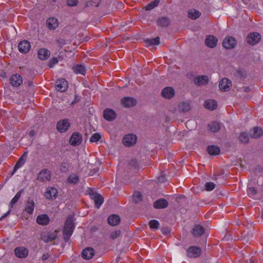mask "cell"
<instances>
[{
	"instance_id": "6da1fadb",
	"label": "cell",
	"mask_w": 263,
	"mask_h": 263,
	"mask_svg": "<svg viewBox=\"0 0 263 263\" xmlns=\"http://www.w3.org/2000/svg\"><path fill=\"white\" fill-rule=\"evenodd\" d=\"M137 138L136 135L133 134L125 135L122 139V143L127 147H131L136 144Z\"/></svg>"
},
{
	"instance_id": "7a4b0ae2",
	"label": "cell",
	"mask_w": 263,
	"mask_h": 263,
	"mask_svg": "<svg viewBox=\"0 0 263 263\" xmlns=\"http://www.w3.org/2000/svg\"><path fill=\"white\" fill-rule=\"evenodd\" d=\"M261 36L260 34L256 32H253L250 33L247 37V42L250 45H254L260 42Z\"/></svg>"
},
{
	"instance_id": "3957f363",
	"label": "cell",
	"mask_w": 263,
	"mask_h": 263,
	"mask_svg": "<svg viewBox=\"0 0 263 263\" xmlns=\"http://www.w3.org/2000/svg\"><path fill=\"white\" fill-rule=\"evenodd\" d=\"M202 254V250L196 246L190 247L187 251V254L190 258H196Z\"/></svg>"
},
{
	"instance_id": "277c9868",
	"label": "cell",
	"mask_w": 263,
	"mask_h": 263,
	"mask_svg": "<svg viewBox=\"0 0 263 263\" xmlns=\"http://www.w3.org/2000/svg\"><path fill=\"white\" fill-rule=\"evenodd\" d=\"M68 87V83L64 79H59L56 82L55 88L59 92H64L67 90Z\"/></svg>"
},
{
	"instance_id": "5b68a950",
	"label": "cell",
	"mask_w": 263,
	"mask_h": 263,
	"mask_svg": "<svg viewBox=\"0 0 263 263\" xmlns=\"http://www.w3.org/2000/svg\"><path fill=\"white\" fill-rule=\"evenodd\" d=\"M70 127V123L68 120L63 119L60 120L57 123L56 129L60 133H64L68 130Z\"/></svg>"
},
{
	"instance_id": "8992f818",
	"label": "cell",
	"mask_w": 263,
	"mask_h": 263,
	"mask_svg": "<svg viewBox=\"0 0 263 263\" xmlns=\"http://www.w3.org/2000/svg\"><path fill=\"white\" fill-rule=\"evenodd\" d=\"M82 138L81 135L79 133L76 132L74 133V134H73L70 139L69 142L70 144V145H73L74 147H77L80 145L82 142Z\"/></svg>"
},
{
	"instance_id": "52a82bcc",
	"label": "cell",
	"mask_w": 263,
	"mask_h": 263,
	"mask_svg": "<svg viewBox=\"0 0 263 263\" xmlns=\"http://www.w3.org/2000/svg\"><path fill=\"white\" fill-rule=\"evenodd\" d=\"M219 87L222 91L227 92L230 90L232 87V82L229 79L224 78L219 82Z\"/></svg>"
},
{
	"instance_id": "ba28073f",
	"label": "cell",
	"mask_w": 263,
	"mask_h": 263,
	"mask_svg": "<svg viewBox=\"0 0 263 263\" xmlns=\"http://www.w3.org/2000/svg\"><path fill=\"white\" fill-rule=\"evenodd\" d=\"M58 195V192L56 188L50 187L46 189L45 192V196L50 200H53L57 198Z\"/></svg>"
},
{
	"instance_id": "9c48e42d",
	"label": "cell",
	"mask_w": 263,
	"mask_h": 263,
	"mask_svg": "<svg viewBox=\"0 0 263 263\" xmlns=\"http://www.w3.org/2000/svg\"><path fill=\"white\" fill-rule=\"evenodd\" d=\"M104 118L109 121H112L115 119L117 117L116 112L112 109H107L103 113Z\"/></svg>"
},
{
	"instance_id": "30bf717a",
	"label": "cell",
	"mask_w": 263,
	"mask_h": 263,
	"mask_svg": "<svg viewBox=\"0 0 263 263\" xmlns=\"http://www.w3.org/2000/svg\"><path fill=\"white\" fill-rule=\"evenodd\" d=\"M236 41L233 37H228L224 39L223 41V46L224 48L228 50L232 49L236 46Z\"/></svg>"
},
{
	"instance_id": "8fae6325",
	"label": "cell",
	"mask_w": 263,
	"mask_h": 263,
	"mask_svg": "<svg viewBox=\"0 0 263 263\" xmlns=\"http://www.w3.org/2000/svg\"><path fill=\"white\" fill-rule=\"evenodd\" d=\"M122 105L125 107H132L136 105L137 100L135 98L132 97H124L122 99Z\"/></svg>"
},
{
	"instance_id": "7c38bea8",
	"label": "cell",
	"mask_w": 263,
	"mask_h": 263,
	"mask_svg": "<svg viewBox=\"0 0 263 263\" xmlns=\"http://www.w3.org/2000/svg\"><path fill=\"white\" fill-rule=\"evenodd\" d=\"M15 253L17 258L23 259L28 256V250L24 247H19L15 249Z\"/></svg>"
},
{
	"instance_id": "4fadbf2b",
	"label": "cell",
	"mask_w": 263,
	"mask_h": 263,
	"mask_svg": "<svg viewBox=\"0 0 263 263\" xmlns=\"http://www.w3.org/2000/svg\"><path fill=\"white\" fill-rule=\"evenodd\" d=\"M95 254V251L94 249L91 247H88L85 249L82 252V257L83 259L88 260L94 257Z\"/></svg>"
},
{
	"instance_id": "5bb4252c",
	"label": "cell",
	"mask_w": 263,
	"mask_h": 263,
	"mask_svg": "<svg viewBox=\"0 0 263 263\" xmlns=\"http://www.w3.org/2000/svg\"><path fill=\"white\" fill-rule=\"evenodd\" d=\"M217 39L213 36H208L205 39V44L209 48H214L217 45Z\"/></svg>"
},
{
	"instance_id": "9a60e30c",
	"label": "cell",
	"mask_w": 263,
	"mask_h": 263,
	"mask_svg": "<svg viewBox=\"0 0 263 263\" xmlns=\"http://www.w3.org/2000/svg\"><path fill=\"white\" fill-rule=\"evenodd\" d=\"M50 177L51 175L50 171H48V170H44L39 173L38 176V179L41 182H44L50 180Z\"/></svg>"
},
{
	"instance_id": "2e32d148",
	"label": "cell",
	"mask_w": 263,
	"mask_h": 263,
	"mask_svg": "<svg viewBox=\"0 0 263 263\" xmlns=\"http://www.w3.org/2000/svg\"><path fill=\"white\" fill-rule=\"evenodd\" d=\"M74 227V224H73V222L72 221H70V222L69 219H67V221L66 222L64 230L63 231V233L64 234L65 238H66V239L68 238V239L70 238L72 233H70L69 230L70 229L71 231H73V228Z\"/></svg>"
},
{
	"instance_id": "e0dca14e",
	"label": "cell",
	"mask_w": 263,
	"mask_h": 263,
	"mask_svg": "<svg viewBox=\"0 0 263 263\" xmlns=\"http://www.w3.org/2000/svg\"><path fill=\"white\" fill-rule=\"evenodd\" d=\"M10 82L11 84L15 87H18L22 84L23 79L22 77L18 74H15L11 76L10 79Z\"/></svg>"
},
{
	"instance_id": "ac0fdd59",
	"label": "cell",
	"mask_w": 263,
	"mask_h": 263,
	"mask_svg": "<svg viewBox=\"0 0 263 263\" xmlns=\"http://www.w3.org/2000/svg\"><path fill=\"white\" fill-rule=\"evenodd\" d=\"M18 49L21 53H27L30 49V44L27 41H23L19 44Z\"/></svg>"
},
{
	"instance_id": "d6986e66",
	"label": "cell",
	"mask_w": 263,
	"mask_h": 263,
	"mask_svg": "<svg viewBox=\"0 0 263 263\" xmlns=\"http://www.w3.org/2000/svg\"><path fill=\"white\" fill-rule=\"evenodd\" d=\"M47 27L51 30H55L58 27L59 22L57 19L53 17L50 18L46 21Z\"/></svg>"
},
{
	"instance_id": "ffe728a7",
	"label": "cell",
	"mask_w": 263,
	"mask_h": 263,
	"mask_svg": "<svg viewBox=\"0 0 263 263\" xmlns=\"http://www.w3.org/2000/svg\"><path fill=\"white\" fill-rule=\"evenodd\" d=\"M204 106L206 109L209 110H215L217 109V103L214 100L208 99L205 101Z\"/></svg>"
},
{
	"instance_id": "44dd1931",
	"label": "cell",
	"mask_w": 263,
	"mask_h": 263,
	"mask_svg": "<svg viewBox=\"0 0 263 263\" xmlns=\"http://www.w3.org/2000/svg\"><path fill=\"white\" fill-rule=\"evenodd\" d=\"M175 92L172 87H167L164 88L162 92V95L164 97L167 99H171L174 96Z\"/></svg>"
},
{
	"instance_id": "7402d4cb",
	"label": "cell",
	"mask_w": 263,
	"mask_h": 263,
	"mask_svg": "<svg viewBox=\"0 0 263 263\" xmlns=\"http://www.w3.org/2000/svg\"><path fill=\"white\" fill-rule=\"evenodd\" d=\"M107 222L110 226H115L119 224L120 223V218L118 215L112 214L108 217Z\"/></svg>"
},
{
	"instance_id": "603a6c76",
	"label": "cell",
	"mask_w": 263,
	"mask_h": 263,
	"mask_svg": "<svg viewBox=\"0 0 263 263\" xmlns=\"http://www.w3.org/2000/svg\"><path fill=\"white\" fill-rule=\"evenodd\" d=\"M50 218L46 214L39 215L37 219V224L41 226H46L50 223Z\"/></svg>"
},
{
	"instance_id": "cb8c5ba5",
	"label": "cell",
	"mask_w": 263,
	"mask_h": 263,
	"mask_svg": "<svg viewBox=\"0 0 263 263\" xmlns=\"http://www.w3.org/2000/svg\"><path fill=\"white\" fill-rule=\"evenodd\" d=\"M168 206V202L164 199H158L154 203V207L157 209H162Z\"/></svg>"
},
{
	"instance_id": "d4e9b609",
	"label": "cell",
	"mask_w": 263,
	"mask_h": 263,
	"mask_svg": "<svg viewBox=\"0 0 263 263\" xmlns=\"http://www.w3.org/2000/svg\"><path fill=\"white\" fill-rule=\"evenodd\" d=\"M209 78L206 76H199L195 78L194 82L198 86H202L208 84Z\"/></svg>"
},
{
	"instance_id": "484cf974",
	"label": "cell",
	"mask_w": 263,
	"mask_h": 263,
	"mask_svg": "<svg viewBox=\"0 0 263 263\" xmlns=\"http://www.w3.org/2000/svg\"><path fill=\"white\" fill-rule=\"evenodd\" d=\"M204 228L202 226H201V225L195 226L192 229V234L195 237L201 236H202L203 234L204 233Z\"/></svg>"
},
{
	"instance_id": "4316f807",
	"label": "cell",
	"mask_w": 263,
	"mask_h": 263,
	"mask_svg": "<svg viewBox=\"0 0 263 263\" xmlns=\"http://www.w3.org/2000/svg\"><path fill=\"white\" fill-rule=\"evenodd\" d=\"M262 134L263 131L260 127H253L250 131V136L253 138H259L262 136Z\"/></svg>"
},
{
	"instance_id": "83f0119b",
	"label": "cell",
	"mask_w": 263,
	"mask_h": 263,
	"mask_svg": "<svg viewBox=\"0 0 263 263\" xmlns=\"http://www.w3.org/2000/svg\"><path fill=\"white\" fill-rule=\"evenodd\" d=\"M50 52L48 50L42 48L39 50L38 52V56L39 59L41 60H45L50 57Z\"/></svg>"
},
{
	"instance_id": "f1b7e54d",
	"label": "cell",
	"mask_w": 263,
	"mask_h": 263,
	"mask_svg": "<svg viewBox=\"0 0 263 263\" xmlns=\"http://www.w3.org/2000/svg\"><path fill=\"white\" fill-rule=\"evenodd\" d=\"M207 151L208 154L211 156H216L220 154L221 150L219 149V147L217 146L210 145L207 147Z\"/></svg>"
},
{
	"instance_id": "f546056e",
	"label": "cell",
	"mask_w": 263,
	"mask_h": 263,
	"mask_svg": "<svg viewBox=\"0 0 263 263\" xmlns=\"http://www.w3.org/2000/svg\"><path fill=\"white\" fill-rule=\"evenodd\" d=\"M93 199L95 201L96 207L97 208H99L102 204L103 203V197L98 194H94L93 196Z\"/></svg>"
},
{
	"instance_id": "4dcf8cb0",
	"label": "cell",
	"mask_w": 263,
	"mask_h": 263,
	"mask_svg": "<svg viewBox=\"0 0 263 263\" xmlns=\"http://www.w3.org/2000/svg\"><path fill=\"white\" fill-rule=\"evenodd\" d=\"M201 15V13L195 9H192L188 11V17L192 20L197 19Z\"/></svg>"
},
{
	"instance_id": "1f68e13d",
	"label": "cell",
	"mask_w": 263,
	"mask_h": 263,
	"mask_svg": "<svg viewBox=\"0 0 263 263\" xmlns=\"http://www.w3.org/2000/svg\"><path fill=\"white\" fill-rule=\"evenodd\" d=\"M26 156H27L26 153H25V154L24 153V155L22 156V157L20 159V160H19V162L17 163V164H16V166H15V169H13V174L15 173V172L17 171V170L18 169L19 167H21L24 164V162H25V160H26Z\"/></svg>"
},
{
	"instance_id": "d6a6232c",
	"label": "cell",
	"mask_w": 263,
	"mask_h": 263,
	"mask_svg": "<svg viewBox=\"0 0 263 263\" xmlns=\"http://www.w3.org/2000/svg\"><path fill=\"white\" fill-rule=\"evenodd\" d=\"M208 127L210 129V131H211L213 132H216L217 131H219L220 125L217 122L214 121L209 124L208 125Z\"/></svg>"
},
{
	"instance_id": "836d02e7",
	"label": "cell",
	"mask_w": 263,
	"mask_h": 263,
	"mask_svg": "<svg viewBox=\"0 0 263 263\" xmlns=\"http://www.w3.org/2000/svg\"><path fill=\"white\" fill-rule=\"evenodd\" d=\"M79 181V177L75 174H70L68 177V182L71 184H77Z\"/></svg>"
},
{
	"instance_id": "e575fe53",
	"label": "cell",
	"mask_w": 263,
	"mask_h": 263,
	"mask_svg": "<svg viewBox=\"0 0 263 263\" xmlns=\"http://www.w3.org/2000/svg\"><path fill=\"white\" fill-rule=\"evenodd\" d=\"M33 209H34V202H28L27 204L26 205L25 210L28 213L31 214L33 212Z\"/></svg>"
},
{
	"instance_id": "d590c367",
	"label": "cell",
	"mask_w": 263,
	"mask_h": 263,
	"mask_svg": "<svg viewBox=\"0 0 263 263\" xmlns=\"http://www.w3.org/2000/svg\"><path fill=\"white\" fill-rule=\"evenodd\" d=\"M239 140H241L242 142L247 143L249 141L248 136L245 133H242L239 136Z\"/></svg>"
},
{
	"instance_id": "8d00e7d4",
	"label": "cell",
	"mask_w": 263,
	"mask_h": 263,
	"mask_svg": "<svg viewBox=\"0 0 263 263\" xmlns=\"http://www.w3.org/2000/svg\"><path fill=\"white\" fill-rule=\"evenodd\" d=\"M159 3V1H155L154 2H152L150 4H149L146 7V10H150L151 9L154 8L156 6H158V4Z\"/></svg>"
},
{
	"instance_id": "74e56055",
	"label": "cell",
	"mask_w": 263,
	"mask_h": 263,
	"mask_svg": "<svg viewBox=\"0 0 263 263\" xmlns=\"http://www.w3.org/2000/svg\"><path fill=\"white\" fill-rule=\"evenodd\" d=\"M149 225L150 227L151 228L154 229H157V228H158V227H159V223L158 221H156V220L153 219V220H151V221H150Z\"/></svg>"
},
{
	"instance_id": "f35d334b",
	"label": "cell",
	"mask_w": 263,
	"mask_h": 263,
	"mask_svg": "<svg viewBox=\"0 0 263 263\" xmlns=\"http://www.w3.org/2000/svg\"><path fill=\"white\" fill-rule=\"evenodd\" d=\"M169 20L167 18H162L158 21V22L160 25L163 26H167L169 25Z\"/></svg>"
},
{
	"instance_id": "ab89813d",
	"label": "cell",
	"mask_w": 263,
	"mask_h": 263,
	"mask_svg": "<svg viewBox=\"0 0 263 263\" xmlns=\"http://www.w3.org/2000/svg\"><path fill=\"white\" fill-rule=\"evenodd\" d=\"M205 188L207 191H211L215 188V184L212 182H207L205 184Z\"/></svg>"
},
{
	"instance_id": "60d3db41",
	"label": "cell",
	"mask_w": 263,
	"mask_h": 263,
	"mask_svg": "<svg viewBox=\"0 0 263 263\" xmlns=\"http://www.w3.org/2000/svg\"><path fill=\"white\" fill-rule=\"evenodd\" d=\"M179 109L182 112H187L190 109V107L188 104L185 103H180L179 105Z\"/></svg>"
},
{
	"instance_id": "b9f144b4",
	"label": "cell",
	"mask_w": 263,
	"mask_h": 263,
	"mask_svg": "<svg viewBox=\"0 0 263 263\" xmlns=\"http://www.w3.org/2000/svg\"><path fill=\"white\" fill-rule=\"evenodd\" d=\"M100 138H101V136L99 134H95L92 136V137L90 138V142H97L100 139Z\"/></svg>"
},
{
	"instance_id": "7bdbcfd3",
	"label": "cell",
	"mask_w": 263,
	"mask_h": 263,
	"mask_svg": "<svg viewBox=\"0 0 263 263\" xmlns=\"http://www.w3.org/2000/svg\"><path fill=\"white\" fill-rule=\"evenodd\" d=\"M76 72L81 73V74H85V68L82 65H77L76 66Z\"/></svg>"
},
{
	"instance_id": "ee69618b",
	"label": "cell",
	"mask_w": 263,
	"mask_h": 263,
	"mask_svg": "<svg viewBox=\"0 0 263 263\" xmlns=\"http://www.w3.org/2000/svg\"><path fill=\"white\" fill-rule=\"evenodd\" d=\"M147 42L149 43V45H157V44L159 43V38H156L155 39L151 40L149 41H147Z\"/></svg>"
},
{
	"instance_id": "f6af8a7d",
	"label": "cell",
	"mask_w": 263,
	"mask_h": 263,
	"mask_svg": "<svg viewBox=\"0 0 263 263\" xmlns=\"http://www.w3.org/2000/svg\"><path fill=\"white\" fill-rule=\"evenodd\" d=\"M78 2L76 1H69L67 2V5L70 6H74L77 5Z\"/></svg>"
}]
</instances>
